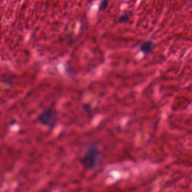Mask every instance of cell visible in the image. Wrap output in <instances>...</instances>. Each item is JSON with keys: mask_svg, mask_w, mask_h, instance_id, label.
Wrapping results in <instances>:
<instances>
[{"mask_svg": "<svg viewBox=\"0 0 192 192\" xmlns=\"http://www.w3.org/2000/svg\"><path fill=\"white\" fill-rule=\"evenodd\" d=\"M100 157V151L96 146H89L85 150L81 163L86 169H94L98 165Z\"/></svg>", "mask_w": 192, "mask_h": 192, "instance_id": "1", "label": "cell"}, {"mask_svg": "<svg viewBox=\"0 0 192 192\" xmlns=\"http://www.w3.org/2000/svg\"><path fill=\"white\" fill-rule=\"evenodd\" d=\"M38 121L43 125L54 129L57 123L56 112L52 108L45 109L39 116Z\"/></svg>", "mask_w": 192, "mask_h": 192, "instance_id": "2", "label": "cell"}, {"mask_svg": "<svg viewBox=\"0 0 192 192\" xmlns=\"http://www.w3.org/2000/svg\"><path fill=\"white\" fill-rule=\"evenodd\" d=\"M154 48V43L152 41H148L144 42L140 46V50L144 54L148 55L150 54Z\"/></svg>", "mask_w": 192, "mask_h": 192, "instance_id": "3", "label": "cell"}, {"mask_svg": "<svg viewBox=\"0 0 192 192\" xmlns=\"http://www.w3.org/2000/svg\"><path fill=\"white\" fill-rule=\"evenodd\" d=\"M110 0H102V1L100 3L99 8V11L102 12L106 10V8L108 6V4Z\"/></svg>", "mask_w": 192, "mask_h": 192, "instance_id": "4", "label": "cell"}, {"mask_svg": "<svg viewBox=\"0 0 192 192\" xmlns=\"http://www.w3.org/2000/svg\"><path fill=\"white\" fill-rule=\"evenodd\" d=\"M129 17L128 14H124L123 15H122L121 16L120 18V19H119V20H118V23H126V22H127L129 20Z\"/></svg>", "mask_w": 192, "mask_h": 192, "instance_id": "5", "label": "cell"}]
</instances>
